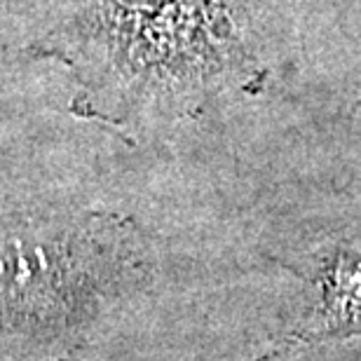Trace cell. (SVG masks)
Masks as SVG:
<instances>
[{"label":"cell","instance_id":"obj_1","mask_svg":"<svg viewBox=\"0 0 361 361\" xmlns=\"http://www.w3.org/2000/svg\"><path fill=\"white\" fill-rule=\"evenodd\" d=\"M256 0H80L75 52L115 104L190 113L261 75Z\"/></svg>","mask_w":361,"mask_h":361},{"label":"cell","instance_id":"obj_2","mask_svg":"<svg viewBox=\"0 0 361 361\" xmlns=\"http://www.w3.org/2000/svg\"><path fill=\"white\" fill-rule=\"evenodd\" d=\"M324 305L319 317L288 345H305L326 336L361 334V249H338L322 268ZM288 345L281 348L284 352Z\"/></svg>","mask_w":361,"mask_h":361}]
</instances>
